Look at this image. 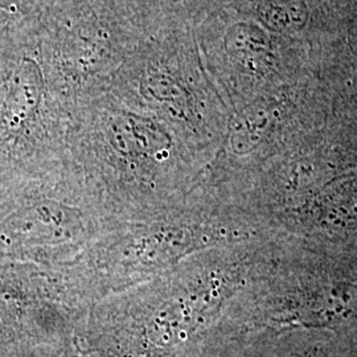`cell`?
I'll return each mask as SVG.
<instances>
[{
    "mask_svg": "<svg viewBox=\"0 0 357 357\" xmlns=\"http://www.w3.org/2000/svg\"><path fill=\"white\" fill-rule=\"evenodd\" d=\"M351 315H357L356 295L352 298L348 294L332 293L328 296H320L319 299L311 302L299 312L296 319L302 320L305 324H328L331 321L344 320Z\"/></svg>",
    "mask_w": 357,
    "mask_h": 357,
    "instance_id": "1",
    "label": "cell"
}]
</instances>
